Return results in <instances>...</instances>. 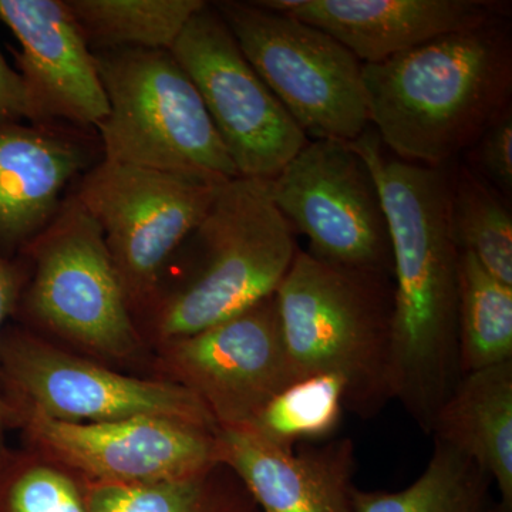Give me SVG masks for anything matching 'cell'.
Segmentation results:
<instances>
[{
	"label": "cell",
	"mask_w": 512,
	"mask_h": 512,
	"mask_svg": "<svg viewBox=\"0 0 512 512\" xmlns=\"http://www.w3.org/2000/svg\"><path fill=\"white\" fill-rule=\"evenodd\" d=\"M101 156L89 130L0 121V255L16 258L55 217L67 187Z\"/></svg>",
	"instance_id": "cell-15"
},
{
	"label": "cell",
	"mask_w": 512,
	"mask_h": 512,
	"mask_svg": "<svg viewBox=\"0 0 512 512\" xmlns=\"http://www.w3.org/2000/svg\"><path fill=\"white\" fill-rule=\"evenodd\" d=\"M0 22L19 43L12 55L28 94L29 123L96 130L109 101L66 0H0Z\"/></svg>",
	"instance_id": "cell-14"
},
{
	"label": "cell",
	"mask_w": 512,
	"mask_h": 512,
	"mask_svg": "<svg viewBox=\"0 0 512 512\" xmlns=\"http://www.w3.org/2000/svg\"><path fill=\"white\" fill-rule=\"evenodd\" d=\"M93 512H259L225 464L180 480L131 485L92 484Z\"/></svg>",
	"instance_id": "cell-22"
},
{
	"label": "cell",
	"mask_w": 512,
	"mask_h": 512,
	"mask_svg": "<svg viewBox=\"0 0 512 512\" xmlns=\"http://www.w3.org/2000/svg\"><path fill=\"white\" fill-rule=\"evenodd\" d=\"M26 266L22 259H10L0 255V339H2L3 330L8 325L10 319L16 318L18 313L20 298H22L23 288L26 284ZM5 416H3V406L0 402V456L8 450L6 443Z\"/></svg>",
	"instance_id": "cell-27"
},
{
	"label": "cell",
	"mask_w": 512,
	"mask_h": 512,
	"mask_svg": "<svg viewBox=\"0 0 512 512\" xmlns=\"http://www.w3.org/2000/svg\"><path fill=\"white\" fill-rule=\"evenodd\" d=\"M298 249L269 180L237 177L222 184L136 318L147 348L211 328L274 295Z\"/></svg>",
	"instance_id": "cell-3"
},
{
	"label": "cell",
	"mask_w": 512,
	"mask_h": 512,
	"mask_svg": "<svg viewBox=\"0 0 512 512\" xmlns=\"http://www.w3.org/2000/svg\"><path fill=\"white\" fill-rule=\"evenodd\" d=\"M468 167L510 201L512 192L511 106L467 150Z\"/></svg>",
	"instance_id": "cell-26"
},
{
	"label": "cell",
	"mask_w": 512,
	"mask_h": 512,
	"mask_svg": "<svg viewBox=\"0 0 512 512\" xmlns=\"http://www.w3.org/2000/svg\"><path fill=\"white\" fill-rule=\"evenodd\" d=\"M23 446L39 451L90 484L131 485L180 480L218 460L217 431L160 417L103 423L26 420Z\"/></svg>",
	"instance_id": "cell-13"
},
{
	"label": "cell",
	"mask_w": 512,
	"mask_h": 512,
	"mask_svg": "<svg viewBox=\"0 0 512 512\" xmlns=\"http://www.w3.org/2000/svg\"><path fill=\"white\" fill-rule=\"evenodd\" d=\"M490 512H495V508H491V511Z\"/></svg>",
	"instance_id": "cell-29"
},
{
	"label": "cell",
	"mask_w": 512,
	"mask_h": 512,
	"mask_svg": "<svg viewBox=\"0 0 512 512\" xmlns=\"http://www.w3.org/2000/svg\"><path fill=\"white\" fill-rule=\"evenodd\" d=\"M151 360L153 377L194 394L218 429L249 426L296 382L275 293L211 328L154 346Z\"/></svg>",
	"instance_id": "cell-12"
},
{
	"label": "cell",
	"mask_w": 512,
	"mask_h": 512,
	"mask_svg": "<svg viewBox=\"0 0 512 512\" xmlns=\"http://www.w3.org/2000/svg\"><path fill=\"white\" fill-rule=\"evenodd\" d=\"M328 33L363 64H377L450 35L510 16L498 0H255Z\"/></svg>",
	"instance_id": "cell-16"
},
{
	"label": "cell",
	"mask_w": 512,
	"mask_h": 512,
	"mask_svg": "<svg viewBox=\"0 0 512 512\" xmlns=\"http://www.w3.org/2000/svg\"><path fill=\"white\" fill-rule=\"evenodd\" d=\"M296 380L338 376L363 420L392 402L393 278L340 268L298 249L275 293Z\"/></svg>",
	"instance_id": "cell-4"
},
{
	"label": "cell",
	"mask_w": 512,
	"mask_h": 512,
	"mask_svg": "<svg viewBox=\"0 0 512 512\" xmlns=\"http://www.w3.org/2000/svg\"><path fill=\"white\" fill-rule=\"evenodd\" d=\"M345 410V386L338 376L303 377L276 394L245 429L272 446L293 450L332 439Z\"/></svg>",
	"instance_id": "cell-24"
},
{
	"label": "cell",
	"mask_w": 512,
	"mask_h": 512,
	"mask_svg": "<svg viewBox=\"0 0 512 512\" xmlns=\"http://www.w3.org/2000/svg\"><path fill=\"white\" fill-rule=\"evenodd\" d=\"M276 208L308 252L325 264L393 276L382 198L366 161L349 143H309L269 180Z\"/></svg>",
	"instance_id": "cell-10"
},
{
	"label": "cell",
	"mask_w": 512,
	"mask_h": 512,
	"mask_svg": "<svg viewBox=\"0 0 512 512\" xmlns=\"http://www.w3.org/2000/svg\"><path fill=\"white\" fill-rule=\"evenodd\" d=\"M508 18L363 64L369 121L383 147L407 163L443 167L511 106Z\"/></svg>",
	"instance_id": "cell-2"
},
{
	"label": "cell",
	"mask_w": 512,
	"mask_h": 512,
	"mask_svg": "<svg viewBox=\"0 0 512 512\" xmlns=\"http://www.w3.org/2000/svg\"><path fill=\"white\" fill-rule=\"evenodd\" d=\"M109 101L103 158L225 183L239 177L194 83L170 50L93 52Z\"/></svg>",
	"instance_id": "cell-6"
},
{
	"label": "cell",
	"mask_w": 512,
	"mask_h": 512,
	"mask_svg": "<svg viewBox=\"0 0 512 512\" xmlns=\"http://www.w3.org/2000/svg\"><path fill=\"white\" fill-rule=\"evenodd\" d=\"M222 184L106 158L77 178L72 194L101 229L134 320L153 301L165 265Z\"/></svg>",
	"instance_id": "cell-9"
},
{
	"label": "cell",
	"mask_w": 512,
	"mask_h": 512,
	"mask_svg": "<svg viewBox=\"0 0 512 512\" xmlns=\"http://www.w3.org/2000/svg\"><path fill=\"white\" fill-rule=\"evenodd\" d=\"M93 52L170 50L204 0H66Z\"/></svg>",
	"instance_id": "cell-19"
},
{
	"label": "cell",
	"mask_w": 512,
	"mask_h": 512,
	"mask_svg": "<svg viewBox=\"0 0 512 512\" xmlns=\"http://www.w3.org/2000/svg\"><path fill=\"white\" fill-rule=\"evenodd\" d=\"M0 121H30L28 94L22 77L0 50Z\"/></svg>",
	"instance_id": "cell-28"
},
{
	"label": "cell",
	"mask_w": 512,
	"mask_h": 512,
	"mask_svg": "<svg viewBox=\"0 0 512 512\" xmlns=\"http://www.w3.org/2000/svg\"><path fill=\"white\" fill-rule=\"evenodd\" d=\"M490 476L444 441L434 439L423 473L404 490L357 488L356 512H490Z\"/></svg>",
	"instance_id": "cell-20"
},
{
	"label": "cell",
	"mask_w": 512,
	"mask_h": 512,
	"mask_svg": "<svg viewBox=\"0 0 512 512\" xmlns=\"http://www.w3.org/2000/svg\"><path fill=\"white\" fill-rule=\"evenodd\" d=\"M430 436L483 468L512 512V362L467 373L443 403Z\"/></svg>",
	"instance_id": "cell-18"
},
{
	"label": "cell",
	"mask_w": 512,
	"mask_h": 512,
	"mask_svg": "<svg viewBox=\"0 0 512 512\" xmlns=\"http://www.w3.org/2000/svg\"><path fill=\"white\" fill-rule=\"evenodd\" d=\"M0 512H93L92 484L39 451L0 456Z\"/></svg>",
	"instance_id": "cell-25"
},
{
	"label": "cell",
	"mask_w": 512,
	"mask_h": 512,
	"mask_svg": "<svg viewBox=\"0 0 512 512\" xmlns=\"http://www.w3.org/2000/svg\"><path fill=\"white\" fill-rule=\"evenodd\" d=\"M18 258L28 272L19 325L114 369L144 359L148 348L101 229L72 192Z\"/></svg>",
	"instance_id": "cell-5"
},
{
	"label": "cell",
	"mask_w": 512,
	"mask_h": 512,
	"mask_svg": "<svg viewBox=\"0 0 512 512\" xmlns=\"http://www.w3.org/2000/svg\"><path fill=\"white\" fill-rule=\"evenodd\" d=\"M458 357L461 376L512 362V286L460 254Z\"/></svg>",
	"instance_id": "cell-23"
},
{
	"label": "cell",
	"mask_w": 512,
	"mask_h": 512,
	"mask_svg": "<svg viewBox=\"0 0 512 512\" xmlns=\"http://www.w3.org/2000/svg\"><path fill=\"white\" fill-rule=\"evenodd\" d=\"M372 171L393 251L392 396L424 434L460 380V252L447 224L451 164L387 156L372 127L349 143Z\"/></svg>",
	"instance_id": "cell-1"
},
{
	"label": "cell",
	"mask_w": 512,
	"mask_h": 512,
	"mask_svg": "<svg viewBox=\"0 0 512 512\" xmlns=\"http://www.w3.org/2000/svg\"><path fill=\"white\" fill-rule=\"evenodd\" d=\"M212 6L309 140L352 143L370 127L363 63L338 40L255 2Z\"/></svg>",
	"instance_id": "cell-8"
},
{
	"label": "cell",
	"mask_w": 512,
	"mask_h": 512,
	"mask_svg": "<svg viewBox=\"0 0 512 512\" xmlns=\"http://www.w3.org/2000/svg\"><path fill=\"white\" fill-rule=\"evenodd\" d=\"M0 402L8 431L35 417L63 423L160 417L218 430L184 387L121 373L19 323H8L0 339Z\"/></svg>",
	"instance_id": "cell-7"
},
{
	"label": "cell",
	"mask_w": 512,
	"mask_h": 512,
	"mask_svg": "<svg viewBox=\"0 0 512 512\" xmlns=\"http://www.w3.org/2000/svg\"><path fill=\"white\" fill-rule=\"evenodd\" d=\"M503 197L467 164H451L447 224L460 254H470L512 286V212Z\"/></svg>",
	"instance_id": "cell-21"
},
{
	"label": "cell",
	"mask_w": 512,
	"mask_h": 512,
	"mask_svg": "<svg viewBox=\"0 0 512 512\" xmlns=\"http://www.w3.org/2000/svg\"><path fill=\"white\" fill-rule=\"evenodd\" d=\"M170 52L200 93L239 177L272 180L309 143L212 3L192 16Z\"/></svg>",
	"instance_id": "cell-11"
},
{
	"label": "cell",
	"mask_w": 512,
	"mask_h": 512,
	"mask_svg": "<svg viewBox=\"0 0 512 512\" xmlns=\"http://www.w3.org/2000/svg\"><path fill=\"white\" fill-rule=\"evenodd\" d=\"M218 460L259 512H356L355 443L349 437L284 450L245 427L218 429Z\"/></svg>",
	"instance_id": "cell-17"
}]
</instances>
